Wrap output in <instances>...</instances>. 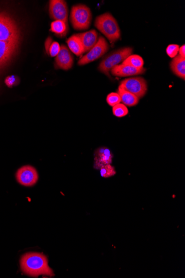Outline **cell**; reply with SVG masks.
<instances>
[{"label": "cell", "instance_id": "obj_1", "mask_svg": "<svg viewBox=\"0 0 185 278\" xmlns=\"http://www.w3.org/2000/svg\"><path fill=\"white\" fill-rule=\"evenodd\" d=\"M24 37L22 20L13 9L0 5V81L17 58Z\"/></svg>", "mask_w": 185, "mask_h": 278}, {"label": "cell", "instance_id": "obj_2", "mask_svg": "<svg viewBox=\"0 0 185 278\" xmlns=\"http://www.w3.org/2000/svg\"><path fill=\"white\" fill-rule=\"evenodd\" d=\"M21 269L24 274L38 277L41 275L55 276L54 271L49 265L48 259L43 254L29 252L24 254L20 261Z\"/></svg>", "mask_w": 185, "mask_h": 278}, {"label": "cell", "instance_id": "obj_3", "mask_svg": "<svg viewBox=\"0 0 185 278\" xmlns=\"http://www.w3.org/2000/svg\"><path fill=\"white\" fill-rule=\"evenodd\" d=\"M95 26L110 41L114 43L120 38L121 32L117 20L107 13L99 16L95 21Z\"/></svg>", "mask_w": 185, "mask_h": 278}, {"label": "cell", "instance_id": "obj_4", "mask_svg": "<svg viewBox=\"0 0 185 278\" xmlns=\"http://www.w3.org/2000/svg\"><path fill=\"white\" fill-rule=\"evenodd\" d=\"M133 50L131 47H124L111 52L100 62L99 70L110 77V70L131 55Z\"/></svg>", "mask_w": 185, "mask_h": 278}, {"label": "cell", "instance_id": "obj_5", "mask_svg": "<svg viewBox=\"0 0 185 278\" xmlns=\"http://www.w3.org/2000/svg\"><path fill=\"white\" fill-rule=\"evenodd\" d=\"M91 10L86 5L79 4L72 8L70 20L73 28L76 30L88 29L92 22Z\"/></svg>", "mask_w": 185, "mask_h": 278}, {"label": "cell", "instance_id": "obj_6", "mask_svg": "<svg viewBox=\"0 0 185 278\" xmlns=\"http://www.w3.org/2000/svg\"><path fill=\"white\" fill-rule=\"evenodd\" d=\"M119 86L139 98L144 97L147 90V82L141 77L126 78L120 82Z\"/></svg>", "mask_w": 185, "mask_h": 278}, {"label": "cell", "instance_id": "obj_7", "mask_svg": "<svg viewBox=\"0 0 185 278\" xmlns=\"http://www.w3.org/2000/svg\"><path fill=\"white\" fill-rule=\"evenodd\" d=\"M109 50L108 44L102 36L98 39L97 43L90 50L87 55L79 60V66L85 65L96 61L103 56Z\"/></svg>", "mask_w": 185, "mask_h": 278}, {"label": "cell", "instance_id": "obj_8", "mask_svg": "<svg viewBox=\"0 0 185 278\" xmlns=\"http://www.w3.org/2000/svg\"><path fill=\"white\" fill-rule=\"evenodd\" d=\"M16 178L21 185L32 187L36 184L39 180V174L35 168L31 166H24L19 169Z\"/></svg>", "mask_w": 185, "mask_h": 278}, {"label": "cell", "instance_id": "obj_9", "mask_svg": "<svg viewBox=\"0 0 185 278\" xmlns=\"http://www.w3.org/2000/svg\"><path fill=\"white\" fill-rule=\"evenodd\" d=\"M49 13L52 19L59 20L68 25V9L67 3L63 0H51Z\"/></svg>", "mask_w": 185, "mask_h": 278}, {"label": "cell", "instance_id": "obj_10", "mask_svg": "<svg viewBox=\"0 0 185 278\" xmlns=\"http://www.w3.org/2000/svg\"><path fill=\"white\" fill-rule=\"evenodd\" d=\"M56 65L59 69L68 70L73 65V57L67 46L62 45L59 54L56 57Z\"/></svg>", "mask_w": 185, "mask_h": 278}, {"label": "cell", "instance_id": "obj_11", "mask_svg": "<svg viewBox=\"0 0 185 278\" xmlns=\"http://www.w3.org/2000/svg\"><path fill=\"white\" fill-rule=\"evenodd\" d=\"M94 168L100 170L102 167L112 164L113 155L112 152L107 148H100L94 152Z\"/></svg>", "mask_w": 185, "mask_h": 278}, {"label": "cell", "instance_id": "obj_12", "mask_svg": "<svg viewBox=\"0 0 185 278\" xmlns=\"http://www.w3.org/2000/svg\"><path fill=\"white\" fill-rule=\"evenodd\" d=\"M110 71L114 76L124 77L144 74L146 70L144 68L138 69L133 66L121 64L115 66Z\"/></svg>", "mask_w": 185, "mask_h": 278}, {"label": "cell", "instance_id": "obj_13", "mask_svg": "<svg viewBox=\"0 0 185 278\" xmlns=\"http://www.w3.org/2000/svg\"><path fill=\"white\" fill-rule=\"evenodd\" d=\"M78 35L81 41L84 52H88L91 50L96 45L98 40V33L94 30L78 34Z\"/></svg>", "mask_w": 185, "mask_h": 278}, {"label": "cell", "instance_id": "obj_14", "mask_svg": "<svg viewBox=\"0 0 185 278\" xmlns=\"http://www.w3.org/2000/svg\"><path fill=\"white\" fill-rule=\"evenodd\" d=\"M170 68L174 74L183 80L185 79V57L177 55L170 63Z\"/></svg>", "mask_w": 185, "mask_h": 278}, {"label": "cell", "instance_id": "obj_15", "mask_svg": "<svg viewBox=\"0 0 185 278\" xmlns=\"http://www.w3.org/2000/svg\"><path fill=\"white\" fill-rule=\"evenodd\" d=\"M118 93L120 96L121 102H122L125 106H134L139 103V98L138 97H137L134 94L124 90L120 86L118 88Z\"/></svg>", "mask_w": 185, "mask_h": 278}, {"label": "cell", "instance_id": "obj_16", "mask_svg": "<svg viewBox=\"0 0 185 278\" xmlns=\"http://www.w3.org/2000/svg\"><path fill=\"white\" fill-rule=\"evenodd\" d=\"M69 49L74 54L79 56L84 53L83 45L78 34L73 35L67 41Z\"/></svg>", "mask_w": 185, "mask_h": 278}, {"label": "cell", "instance_id": "obj_17", "mask_svg": "<svg viewBox=\"0 0 185 278\" xmlns=\"http://www.w3.org/2000/svg\"><path fill=\"white\" fill-rule=\"evenodd\" d=\"M68 25L62 21H55L51 25V30L57 35L64 37L67 34Z\"/></svg>", "mask_w": 185, "mask_h": 278}, {"label": "cell", "instance_id": "obj_18", "mask_svg": "<svg viewBox=\"0 0 185 278\" xmlns=\"http://www.w3.org/2000/svg\"><path fill=\"white\" fill-rule=\"evenodd\" d=\"M122 64L133 66L136 68V69H140L143 68L144 62L141 56L133 55H130L125 59Z\"/></svg>", "mask_w": 185, "mask_h": 278}, {"label": "cell", "instance_id": "obj_19", "mask_svg": "<svg viewBox=\"0 0 185 278\" xmlns=\"http://www.w3.org/2000/svg\"><path fill=\"white\" fill-rule=\"evenodd\" d=\"M113 113L115 116L121 118L126 116L129 110L125 105L120 103L113 107Z\"/></svg>", "mask_w": 185, "mask_h": 278}, {"label": "cell", "instance_id": "obj_20", "mask_svg": "<svg viewBox=\"0 0 185 278\" xmlns=\"http://www.w3.org/2000/svg\"><path fill=\"white\" fill-rule=\"evenodd\" d=\"M100 175L103 178H109L113 177L117 174L115 168L111 165H105L100 169Z\"/></svg>", "mask_w": 185, "mask_h": 278}, {"label": "cell", "instance_id": "obj_21", "mask_svg": "<svg viewBox=\"0 0 185 278\" xmlns=\"http://www.w3.org/2000/svg\"><path fill=\"white\" fill-rule=\"evenodd\" d=\"M107 102L109 106L114 107L120 103L121 99L118 93H110L107 97Z\"/></svg>", "mask_w": 185, "mask_h": 278}, {"label": "cell", "instance_id": "obj_22", "mask_svg": "<svg viewBox=\"0 0 185 278\" xmlns=\"http://www.w3.org/2000/svg\"><path fill=\"white\" fill-rule=\"evenodd\" d=\"M179 45H168L166 49V53L171 58H174L178 55L179 51Z\"/></svg>", "mask_w": 185, "mask_h": 278}, {"label": "cell", "instance_id": "obj_23", "mask_svg": "<svg viewBox=\"0 0 185 278\" xmlns=\"http://www.w3.org/2000/svg\"><path fill=\"white\" fill-rule=\"evenodd\" d=\"M61 46L60 44L57 42H53L50 47L49 55L51 57H56L59 54Z\"/></svg>", "mask_w": 185, "mask_h": 278}, {"label": "cell", "instance_id": "obj_24", "mask_svg": "<svg viewBox=\"0 0 185 278\" xmlns=\"http://www.w3.org/2000/svg\"><path fill=\"white\" fill-rule=\"evenodd\" d=\"M5 83L9 87H12L18 85L19 81L17 77L15 76L8 77L6 80H5Z\"/></svg>", "mask_w": 185, "mask_h": 278}, {"label": "cell", "instance_id": "obj_25", "mask_svg": "<svg viewBox=\"0 0 185 278\" xmlns=\"http://www.w3.org/2000/svg\"><path fill=\"white\" fill-rule=\"evenodd\" d=\"M52 43H53V40H52V39L51 38V37H49V38H47V39L45 42V49L47 54L48 55L49 54L50 47L51 44H52Z\"/></svg>", "mask_w": 185, "mask_h": 278}, {"label": "cell", "instance_id": "obj_26", "mask_svg": "<svg viewBox=\"0 0 185 278\" xmlns=\"http://www.w3.org/2000/svg\"><path fill=\"white\" fill-rule=\"evenodd\" d=\"M179 55L185 57V46L184 45H182L180 48H179Z\"/></svg>", "mask_w": 185, "mask_h": 278}]
</instances>
